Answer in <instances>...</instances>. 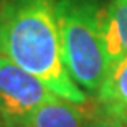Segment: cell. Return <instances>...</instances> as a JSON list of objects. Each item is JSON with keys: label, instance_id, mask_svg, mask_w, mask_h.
Returning <instances> with one entry per match:
<instances>
[{"label": "cell", "instance_id": "obj_1", "mask_svg": "<svg viewBox=\"0 0 127 127\" xmlns=\"http://www.w3.org/2000/svg\"><path fill=\"white\" fill-rule=\"evenodd\" d=\"M58 0H3L0 5V55L23 68L71 102L88 94L64 68L56 22Z\"/></svg>", "mask_w": 127, "mask_h": 127}, {"label": "cell", "instance_id": "obj_2", "mask_svg": "<svg viewBox=\"0 0 127 127\" xmlns=\"http://www.w3.org/2000/svg\"><path fill=\"white\" fill-rule=\"evenodd\" d=\"M101 0H58L56 22L63 61L71 79L94 97L109 73Z\"/></svg>", "mask_w": 127, "mask_h": 127}, {"label": "cell", "instance_id": "obj_3", "mask_svg": "<svg viewBox=\"0 0 127 127\" xmlns=\"http://www.w3.org/2000/svg\"><path fill=\"white\" fill-rule=\"evenodd\" d=\"M56 96L40 78L0 55V124L3 127H23L35 109Z\"/></svg>", "mask_w": 127, "mask_h": 127}, {"label": "cell", "instance_id": "obj_4", "mask_svg": "<svg viewBox=\"0 0 127 127\" xmlns=\"http://www.w3.org/2000/svg\"><path fill=\"white\" fill-rule=\"evenodd\" d=\"M102 36L111 69L127 58V0H109L104 7Z\"/></svg>", "mask_w": 127, "mask_h": 127}, {"label": "cell", "instance_id": "obj_5", "mask_svg": "<svg viewBox=\"0 0 127 127\" xmlns=\"http://www.w3.org/2000/svg\"><path fill=\"white\" fill-rule=\"evenodd\" d=\"M83 121L84 104H76L56 96L35 109L23 127H83Z\"/></svg>", "mask_w": 127, "mask_h": 127}, {"label": "cell", "instance_id": "obj_6", "mask_svg": "<svg viewBox=\"0 0 127 127\" xmlns=\"http://www.w3.org/2000/svg\"><path fill=\"white\" fill-rule=\"evenodd\" d=\"M94 99L101 109L127 122V58L109 69Z\"/></svg>", "mask_w": 127, "mask_h": 127}, {"label": "cell", "instance_id": "obj_7", "mask_svg": "<svg viewBox=\"0 0 127 127\" xmlns=\"http://www.w3.org/2000/svg\"><path fill=\"white\" fill-rule=\"evenodd\" d=\"M83 127H127V122L121 121L119 117H116L112 114H109L107 111L101 109L97 104L88 111V102H86Z\"/></svg>", "mask_w": 127, "mask_h": 127}, {"label": "cell", "instance_id": "obj_8", "mask_svg": "<svg viewBox=\"0 0 127 127\" xmlns=\"http://www.w3.org/2000/svg\"><path fill=\"white\" fill-rule=\"evenodd\" d=\"M2 3H3V0H0V5H2Z\"/></svg>", "mask_w": 127, "mask_h": 127}]
</instances>
